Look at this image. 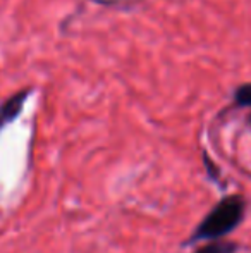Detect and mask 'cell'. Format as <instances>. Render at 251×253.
Returning a JSON list of instances; mask_svg holds the SVG:
<instances>
[{
    "instance_id": "6da1fadb",
    "label": "cell",
    "mask_w": 251,
    "mask_h": 253,
    "mask_svg": "<svg viewBox=\"0 0 251 253\" xmlns=\"http://www.w3.org/2000/svg\"><path fill=\"white\" fill-rule=\"evenodd\" d=\"M246 212V202L241 195H231L212 209V212L200 222L191 240H220L241 224Z\"/></svg>"
},
{
    "instance_id": "7a4b0ae2",
    "label": "cell",
    "mask_w": 251,
    "mask_h": 253,
    "mask_svg": "<svg viewBox=\"0 0 251 253\" xmlns=\"http://www.w3.org/2000/svg\"><path fill=\"white\" fill-rule=\"evenodd\" d=\"M28 97H30V90L17 91V93H14L12 97L7 98V100L0 105V131H2L7 124L16 121V117L21 114Z\"/></svg>"
},
{
    "instance_id": "3957f363",
    "label": "cell",
    "mask_w": 251,
    "mask_h": 253,
    "mask_svg": "<svg viewBox=\"0 0 251 253\" xmlns=\"http://www.w3.org/2000/svg\"><path fill=\"white\" fill-rule=\"evenodd\" d=\"M238 245L234 241H225V240H215L207 243L205 247L198 248L194 253H236Z\"/></svg>"
},
{
    "instance_id": "277c9868",
    "label": "cell",
    "mask_w": 251,
    "mask_h": 253,
    "mask_svg": "<svg viewBox=\"0 0 251 253\" xmlns=\"http://www.w3.org/2000/svg\"><path fill=\"white\" fill-rule=\"evenodd\" d=\"M236 103L241 107H251V83L241 84L236 90Z\"/></svg>"
},
{
    "instance_id": "5b68a950",
    "label": "cell",
    "mask_w": 251,
    "mask_h": 253,
    "mask_svg": "<svg viewBox=\"0 0 251 253\" xmlns=\"http://www.w3.org/2000/svg\"><path fill=\"white\" fill-rule=\"evenodd\" d=\"M250 123H251V116H250Z\"/></svg>"
}]
</instances>
